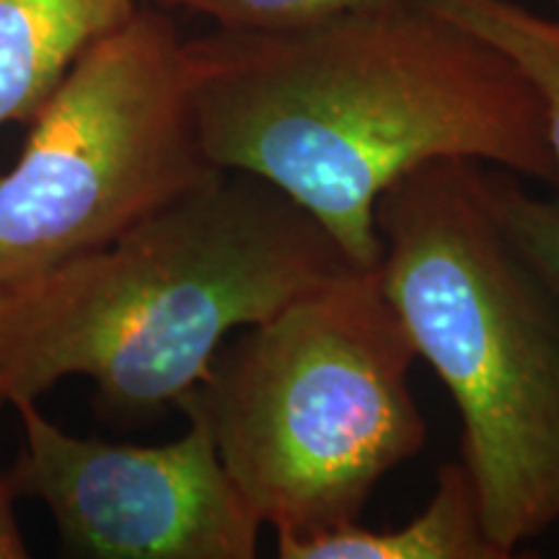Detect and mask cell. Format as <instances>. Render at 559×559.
<instances>
[{"label": "cell", "instance_id": "1", "mask_svg": "<svg viewBox=\"0 0 559 559\" xmlns=\"http://www.w3.org/2000/svg\"><path fill=\"white\" fill-rule=\"evenodd\" d=\"M202 151L309 210L360 270L381 264L376 205L438 158L557 187L534 83L423 0L280 32L187 41Z\"/></svg>", "mask_w": 559, "mask_h": 559}, {"label": "cell", "instance_id": "2", "mask_svg": "<svg viewBox=\"0 0 559 559\" xmlns=\"http://www.w3.org/2000/svg\"><path fill=\"white\" fill-rule=\"evenodd\" d=\"M355 270L277 187L221 171L115 241L0 288V404L86 376L104 415L160 417L234 330Z\"/></svg>", "mask_w": 559, "mask_h": 559}, {"label": "cell", "instance_id": "3", "mask_svg": "<svg viewBox=\"0 0 559 559\" xmlns=\"http://www.w3.org/2000/svg\"><path fill=\"white\" fill-rule=\"evenodd\" d=\"M381 288L456 402L506 557L559 521V306L495 218L479 160L438 158L376 205Z\"/></svg>", "mask_w": 559, "mask_h": 559}, {"label": "cell", "instance_id": "4", "mask_svg": "<svg viewBox=\"0 0 559 559\" xmlns=\"http://www.w3.org/2000/svg\"><path fill=\"white\" fill-rule=\"evenodd\" d=\"M415 360L379 267L330 280L218 349L194 396L262 526L311 536L358 523L428 438Z\"/></svg>", "mask_w": 559, "mask_h": 559}, {"label": "cell", "instance_id": "5", "mask_svg": "<svg viewBox=\"0 0 559 559\" xmlns=\"http://www.w3.org/2000/svg\"><path fill=\"white\" fill-rule=\"evenodd\" d=\"M0 174V288L135 228L221 174L202 151L187 41L138 9L41 104Z\"/></svg>", "mask_w": 559, "mask_h": 559}, {"label": "cell", "instance_id": "6", "mask_svg": "<svg viewBox=\"0 0 559 559\" xmlns=\"http://www.w3.org/2000/svg\"><path fill=\"white\" fill-rule=\"evenodd\" d=\"M179 409L190 423L179 440L128 445L75 438L37 402H19L13 492L45 502L73 557L251 559L262 523L228 477L194 389Z\"/></svg>", "mask_w": 559, "mask_h": 559}, {"label": "cell", "instance_id": "7", "mask_svg": "<svg viewBox=\"0 0 559 559\" xmlns=\"http://www.w3.org/2000/svg\"><path fill=\"white\" fill-rule=\"evenodd\" d=\"M138 9V0H0V128L32 122L81 55Z\"/></svg>", "mask_w": 559, "mask_h": 559}, {"label": "cell", "instance_id": "8", "mask_svg": "<svg viewBox=\"0 0 559 559\" xmlns=\"http://www.w3.org/2000/svg\"><path fill=\"white\" fill-rule=\"evenodd\" d=\"M283 559H506L489 539L477 487L466 464L438 472L428 508L400 528H362L360 523L311 536L277 534Z\"/></svg>", "mask_w": 559, "mask_h": 559}, {"label": "cell", "instance_id": "9", "mask_svg": "<svg viewBox=\"0 0 559 559\" xmlns=\"http://www.w3.org/2000/svg\"><path fill=\"white\" fill-rule=\"evenodd\" d=\"M500 47L534 83L547 120V138L559 177V13L539 16L513 0H423ZM559 190V181H557Z\"/></svg>", "mask_w": 559, "mask_h": 559}, {"label": "cell", "instance_id": "10", "mask_svg": "<svg viewBox=\"0 0 559 559\" xmlns=\"http://www.w3.org/2000/svg\"><path fill=\"white\" fill-rule=\"evenodd\" d=\"M510 171H485L495 218L559 306V192L536 198Z\"/></svg>", "mask_w": 559, "mask_h": 559}, {"label": "cell", "instance_id": "11", "mask_svg": "<svg viewBox=\"0 0 559 559\" xmlns=\"http://www.w3.org/2000/svg\"><path fill=\"white\" fill-rule=\"evenodd\" d=\"M148 3L166 11L185 9L202 13L213 19L218 29L280 32L321 24L347 13L409 3V0H148Z\"/></svg>", "mask_w": 559, "mask_h": 559}, {"label": "cell", "instance_id": "12", "mask_svg": "<svg viewBox=\"0 0 559 559\" xmlns=\"http://www.w3.org/2000/svg\"><path fill=\"white\" fill-rule=\"evenodd\" d=\"M13 500H16V492H13L9 474L0 472V559H24L29 555L16 513H13Z\"/></svg>", "mask_w": 559, "mask_h": 559}, {"label": "cell", "instance_id": "13", "mask_svg": "<svg viewBox=\"0 0 559 559\" xmlns=\"http://www.w3.org/2000/svg\"><path fill=\"white\" fill-rule=\"evenodd\" d=\"M555 3H557V13H559V0H555Z\"/></svg>", "mask_w": 559, "mask_h": 559}]
</instances>
